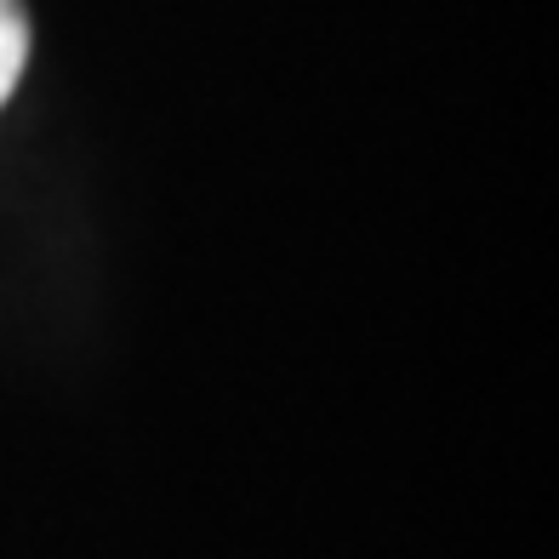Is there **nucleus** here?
Here are the masks:
<instances>
[{
  "mask_svg": "<svg viewBox=\"0 0 559 559\" xmlns=\"http://www.w3.org/2000/svg\"><path fill=\"white\" fill-rule=\"evenodd\" d=\"M23 63H29V12L23 0H0V109L17 92Z\"/></svg>",
  "mask_w": 559,
  "mask_h": 559,
  "instance_id": "nucleus-1",
  "label": "nucleus"
}]
</instances>
